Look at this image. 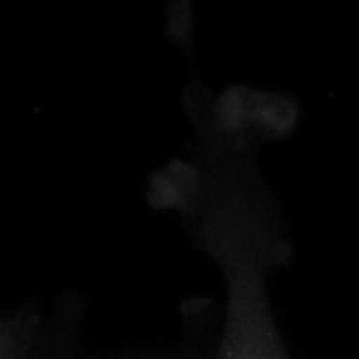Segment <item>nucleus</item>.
I'll return each mask as SVG.
<instances>
[{"label": "nucleus", "instance_id": "1", "mask_svg": "<svg viewBox=\"0 0 359 359\" xmlns=\"http://www.w3.org/2000/svg\"><path fill=\"white\" fill-rule=\"evenodd\" d=\"M219 359H287L264 299L252 283L238 282L231 290Z\"/></svg>", "mask_w": 359, "mask_h": 359}, {"label": "nucleus", "instance_id": "2", "mask_svg": "<svg viewBox=\"0 0 359 359\" xmlns=\"http://www.w3.org/2000/svg\"><path fill=\"white\" fill-rule=\"evenodd\" d=\"M28 344L18 325L0 320V359H26Z\"/></svg>", "mask_w": 359, "mask_h": 359}, {"label": "nucleus", "instance_id": "3", "mask_svg": "<svg viewBox=\"0 0 359 359\" xmlns=\"http://www.w3.org/2000/svg\"><path fill=\"white\" fill-rule=\"evenodd\" d=\"M192 8V0H172V6H170V25L172 30L176 34H184L188 30L190 25V11Z\"/></svg>", "mask_w": 359, "mask_h": 359}, {"label": "nucleus", "instance_id": "4", "mask_svg": "<svg viewBox=\"0 0 359 359\" xmlns=\"http://www.w3.org/2000/svg\"><path fill=\"white\" fill-rule=\"evenodd\" d=\"M26 359H28V355H26Z\"/></svg>", "mask_w": 359, "mask_h": 359}]
</instances>
